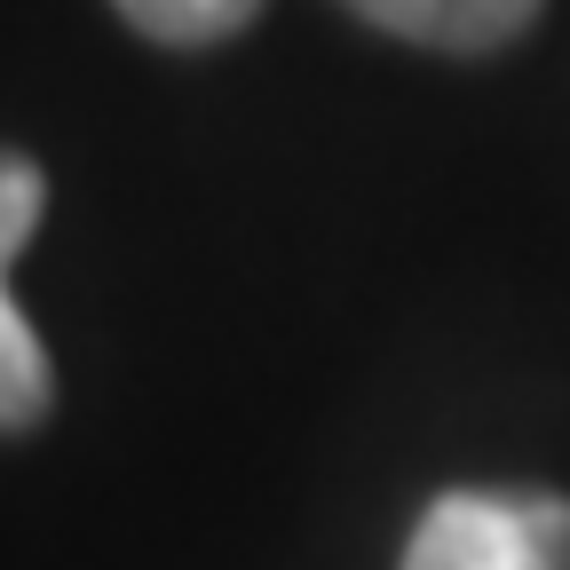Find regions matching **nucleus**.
Segmentation results:
<instances>
[{"mask_svg": "<svg viewBox=\"0 0 570 570\" xmlns=\"http://www.w3.org/2000/svg\"><path fill=\"white\" fill-rule=\"evenodd\" d=\"M396 570H570V499L483 483L436 491Z\"/></svg>", "mask_w": 570, "mask_h": 570, "instance_id": "nucleus-1", "label": "nucleus"}, {"mask_svg": "<svg viewBox=\"0 0 570 570\" xmlns=\"http://www.w3.org/2000/svg\"><path fill=\"white\" fill-rule=\"evenodd\" d=\"M40 214H48V175H40V159L0 151V436H24V428H40L48 404H56L48 348H40L32 317H24L17 294H9V262L32 246Z\"/></svg>", "mask_w": 570, "mask_h": 570, "instance_id": "nucleus-2", "label": "nucleus"}, {"mask_svg": "<svg viewBox=\"0 0 570 570\" xmlns=\"http://www.w3.org/2000/svg\"><path fill=\"white\" fill-rule=\"evenodd\" d=\"M341 9H356L396 40H420V48L483 56V48H508L539 17V0H341Z\"/></svg>", "mask_w": 570, "mask_h": 570, "instance_id": "nucleus-3", "label": "nucleus"}, {"mask_svg": "<svg viewBox=\"0 0 570 570\" xmlns=\"http://www.w3.org/2000/svg\"><path fill=\"white\" fill-rule=\"evenodd\" d=\"M111 9L142 32V40H167V48H214L262 17V0H111Z\"/></svg>", "mask_w": 570, "mask_h": 570, "instance_id": "nucleus-4", "label": "nucleus"}]
</instances>
